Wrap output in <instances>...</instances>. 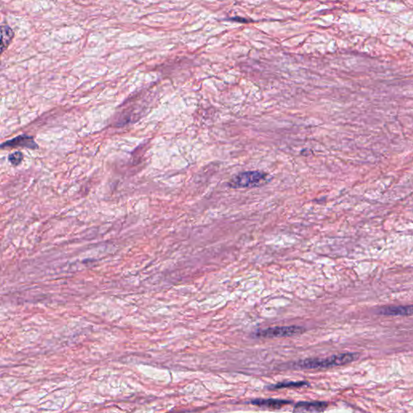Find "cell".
<instances>
[{
	"instance_id": "cell-1",
	"label": "cell",
	"mask_w": 413,
	"mask_h": 413,
	"mask_svg": "<svg viewBox=\"0 0 413 413\" xmlns=\"http://www.w3.org/2000/svg\"><path fill=\"white\" fill-rule=\"evenodd\" d=\"M358 353H344L340 354L332 355L324 358H307L295 363V366L300 369H327L335 366H341L351 363L358 359Z\"/></svg>"
},
{
	"instance_id": "cell-2",
	"label": "cell",
	"mask_w": 413,
	"mask_h": 413,
	"mask_svg": "<svg viewBox=\"0 0 413 413\" xmlns=\"http://www.w3.org/2000/svg\"><path fill=\"white\" fill-rule=\"evenodd\" d=\"M267 175L261 171H246L238 174L231 180L229 186L233 188H249L265 183Z\"/></svg>"
},
{
	"instance_id": "cell-3",
	"label": "cell",
	"mask_w": 413,
	"mask_h": 413,
	"mask_svg": "<svg viewBox=\"0 0 413 413\" xmlns=\"http://www.w3.org/2000/svg\"><path fill=\"white\" fill-rule=\"evenodd\" d=\"M305 332L302 326H277L258 330L255 333L257 337L261 338H280V337H295Z\"/></svg>"
},
{
	"instance_id": "cell-4",
	"label": "cell",
	"mask_w": 413,
	"mask_h": 413,
	"mask_svg": "<svg viewBox=\"0 0 413 413\" xmlns=\"http://www.w3.org/2000/svg\"><path fill=\"white\" fill-rule=\"evenodd\" d=\"M26 148L32 150L38 149L39 146L37 145L34 137L26 134L19 135L17 137H14L12 139L8 140L7 142H3L0 144V149L8 148Z\"/></svg>"
},
{
	"instance_id": "cell-5",
	"label": "cell",
	"mask_w": 413,
	"mask_h": 413,
	"mask_svg": "<svg viewBox=\"0 0 413 413\" xmlns=\"http://www.w3.org/2000/svg\"><path fill=\"white\" fill-rule=\"evenodd\" d=\"M328 407V403L324 401H300L294 407L295 413H321L325 411Z\"/></svg>"
},
{
	"instance_id": "cell-6",
	"label": "cell",
	"mask_w": 413,
	"mask_h": 413,
	"mask_svg": "<svg viewBox=\"0 0 413 413\" xmlns=\"http://www.w3.org/2000/svg\"><path fill=\"white\" fill-rule=\"evenodd\" d=\"M250 404L262 409H281L288 404H292V400L280 399H255Z\"/></svg>"
},
{
	"instance_id": "cell-7",
	"label": "cell",
	"mask_w": 413,
	"mask_h": 413,
	"mask_svg": "<svg viewBox=\"0 0 413 413\" xmlns=\"http://www.w3.org/2000/svg\"><path fill=\"white\" fill-rule=\"evenodd\" d=\"M378 313L383 316H403L408 317L413 314V306H386L381 308L378 311Z\"/></svg>"
},
{
	"instance_id": "cell-8",
	"label": "cell",
	"mask_w": 413,
	"mask_h": 413,
	"mask_svg": "<svg viewBox=\"0 0 413 413\" xmlns=\"http://www.w3.org/2000/svg\"><path fill=\"white\" fill-rule=\"evenodd\" d=\"M14 36L13 30L8 25H0V55L9 47Z\"/></svg>"
},
{
	"instance_id": "cell-9",
	"label": "cell",
	"mask_w": 413,
	"mask_h": 413,
	"mask_svg": "<svg viewBox=\"0 0 413 413\" xmlns=\"http://www.w3.org/2000/svg\"><path fill=\"white\" fill-rule=\"evenodd\" d=\"M310 384L307 381H288V382H280L276 384H273L268 386L269 390H280L284 388H301V387H308Z\"/></svg>"
},
{
	"instance_id": "cell-10",
	"label": "cell",
	"mask_w": 413,
	"mask_h": 413,
	"mask_svg": "<svg viewBox=\"0 0 413 413\" xmlns=\"http://www.w3.org/2000/svg\"><path fill=\"white\" fill-rule=\"evenodd\" d=\"M24 159V154L21 151H16L8 155V161L12 166H17L21 164Z\"/></svg>"
},
{
	"instance_id": "cell-11",
	"label": "cell",
	"mask_w": 413,
	"mask_h": 413,
	"mask_svg": "<svg viewBox=\"0 0 413 413\" xmlns=\"http://www.w3.org/2000/svg\"><path fill=\"white\" fill-rule=\"evenodd\" d=\"M229 21H236V22H240V23L250 22V21H247V20H246V19L240 18V17H233V18L229 19Z\"/></svg>"
}]
</instances>
